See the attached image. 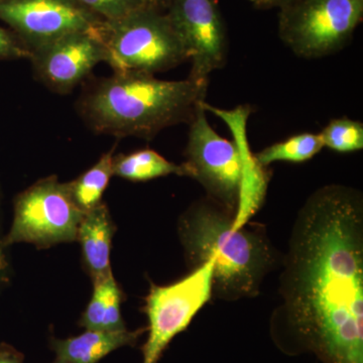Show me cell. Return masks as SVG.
<instances>
[{
	"label": "cell",
	"instance_id": "7a4b0ae2",
	"mask_svg": "<svg viewBox=\"0 0 363 363\" xmlns=\"http://www.w3.org/2000/svg\"><path fill=\"white\" fill-rule=\"evenodd\" d=\"M209 81L162 80L143 73L100 79L79 101L91 130L116 138L150 140L162 130L190 123L206 99Z\"/></svg>",
	"mask_w": 363,
	"mask_h": 363
},
{
	"label": "cell",
	"instance_id": "7402d4cb",
	"mask_svg": "<svg viewBox=\"0 0 363 363\" xmlns=\"http://www.w3.org/2000/svg\"><path fill=\"white\" fill-rule=\"evenodd\" d=\"M295 0H252V4L255 7L259 9H274V7H281L292 4Z\"/></svg>",
	"mask_w": 363,
	"mask_h": 363
},
{
	"label": "cell",
	"instance_id": "30bf717a",
	"mask_svg": "<svg viewBox=\"0 0 363 363\" xmlns=\"http://www.w3.org/2000/svg\"><path fill=\"white\" fill-rule=\"evenodd\" d=\"M191 61L189 78L209 81L227 60V35L216 0H171L167 11Z\"/></svg>",
	"mask_w": 363,
	"mask_h": 363
},
{
	"label": "cell",
	"instance_id": "9a60e30c",
	"mask_svg": "<svg viewBox=\"0 0 363 363\" xmlns=\"http://www.w3.org/2000/svg\"><path fill=\"white\" fill-rule=\"evenodd\" d=\"M114 176L124 180L145 182L169 175L189 177L185 164L168 161L156 150L145 149L113 157Z\"/></svg>",
	"mask_w": 363,
	"mask_h": 363
},
{
	"label": "cell",
	"instance_id": "6da1fadb",
	"mask_svg": "<svg viewBox=\"0 0 363 363\" xmlns=\"http://www.w3.org/2000/svg\"><path fill=\"white\" fill-rule=\"evenodd\" d=\"M285 304L272 336L289 355L363 363V203L359 191L328 185L298 214L284 274Z\"/></svg>",
	"mask_w": 363,
	"mask_h": 363
},
{
	"label": "cell",
	"instance_id": "8fae6325",
	"mask_svg": "<svg viewBox=\"0 0 363 363\" xmlns=\"http://www.w3.org/2000/svg\"><path fill=\"white\" fill-rule=\"evenodd\" d=\"M104 59V47L92 30L64 35L30 57L37 78L61 94L71 92Z\"/></svg>",
	"mask_w": 363,
	"mask_h": 363
},
{
	"label": "cell",
	"instance_id": "52a82bcc",
	"mask_svg": "<svg viewBox=\"0 0 363 363\" xmlns=\"http://www.w3.org/2000/svg\"><path fill=\"white\" fill-rule=\"evenodd\" d=\"M83 215L68 183H61L56 176L40 179L16 196L13 223L4 245L26 242L49 248L77 240Z\"/></svg>",
	"mask_w": 363,
	"mask_h": 363
},
{
	"label": "cell",
	"instance_id": "4fadbf2b",
	"mask_svg": "<svg viewBox=\"0 0 363 363\" xmlns=\"http://www.w3.org/2000/svg\"><path fill=\"white\" fill-rule=\"evenodd\" d=\"M116 231V224L105 203L83 215L77 240L82 250L83 264L92 279L111 272V245Z\"/></svg>",
	"mask_w": 363,
	"mask_h": 363
},
{
	"label": "cell",
	"instance_id": "ba28073f",
	"mask_svg": "<svg viewBox=\"0 0 363 363\" xmlns=\"http://www.w3.org/2000/svg\"><path fill=\"white\" fill-rule=\"evenodd\" d=\"M213 281L214 262L208 259L172 285H152L145 298L149 336L142 347L143 363H159L171 341L188 328L209 301Z\"/></svg>",
	"mask_w": 363,
	"mask_h": 363
},
{
	"label": "cell",
	"instance_id": "7c38bea8",
	"mask_svg": "<svg viewBox=\"0 0 363 363\" xmlns=\"http://www.w3.org/2000/svg\"><path fill=\"white\" fill-rule=\"evenodd\" d=\"M147 328L130 331L86 330L75 337L51 339L56 358L52 363H98L112 351L135 346Z\"/></svg>",
	"mask_w": 363,
	"mask_h": 363
},
{
	"label": "cell",
	"instance_id": "9c48e42d",
	"mask_svg": "<svg viewBox=\"0 0 363 363\" xmlns=\"http://www.w3.org/2000/svg\"><path fill=\"white\" fill-rule=\"evenodd\" d=\"M0 21L32 52L64 35L89 32L102 20L76 0H0Z\"/></svg>",
	"mask_w": 363,
	"mask_h": 363
},
{
	"label": "cell",
	"instance_id": "3957f363",
	"mask_svg": "<svg viewBox=\"0 0 363 363\" xmlns=\"http://www.w3.org/2000/svg\"><path fill=\"white\" fill-rule=\"evenodd\" d=\"M234 214L213 200L194 205L182 218L180 233L196 267L214 262L213 291L221 297L253 296L269 262L266 245L255 234L234 231Z\"/></svg>",
	"mask_w": 363,
	"mask_h": 363
},
{
	"label": "cell",
	"instance_id": "603a6c76",
	"mask_svg": "<svg viewBox=\"0 0 363 363\" xmlns=\"http://www.w3.org/2000/svg\"><path fill=\"white\" fill-rule=\"evenodd\" d=\"M143 7L155 9V11L167 13L168 11L171 0H138Z\"/></svg>",
	"mask_w": 363,
	"mask_h": 363
},
{
	"label": "cell",
	"instance_id": "ac0fdd59",
	"mask_svg": "<svg viewBox=\"0 0 363 363\" xmlns=\"http://www.w3.org/2000/svg\"><path fill=\"white\" fill-rule=\"evenodd\" d=\"M319 135L324 147L340 154L363 149V123L348 117L332 119Z\"/></svg>",
	"mask_w": 363,
	"mask_h": 363
},
{
	"label": "cell",
	"instance_id": "2e32d148",
	"mask_svg": "<svg viewBox=\"0 0 363 363\" xmlns=\"http://www.w3.org/2000/svg\"><path fill=\"white\" fill-rule=\"evenodd\" d=\"M114 150L105 152L94 166L68 183L74 202L84 213L102 202V196L114 176Z\"/></svg>",
	"mask_w": 363,
	"mask_h": 363
},
{
	"label": "cell",
	"instance_id": "8992f818",
	"mask_svg": "<svg viewBox=\"0 0 363 363\" xmlns=\"http://www.w3.org/2000/svg\"><path fill=\"white\" fill-rule=\"evenodd\" d=\"M279 35L300 58L319 59L342 50L363 18V0H295L281 7Z\"/></svg>",
	"mask_w": 363,
	"mask_h": 363
},
{
	"label": "cell",
	"instance_id": "cb8c5ba5",
	"mask_svg": "<svg viewBox=\"0 0 363 363\" xmlns=\"http://www.w3.org/2000/svg\"><path fill=\"white\" fill-rule=\"evenodd\" d=\"M250 2H252V0H250Z\"/></svg>",
	"mask_w": 363,
	"mask_h": 363
},
{
	"label": "cell",
	"instance_id": "277c9868",
	"mask_svg": "<svg viewBox=\"0 0 363 363\" xmlns=\"http://www.w3.org/2000/svg\"><path fill=\"white\" fill-rule=\"evenodd\" d=\"M203 102L189 123L186 162L190 178L207 191L211 200L235 215L242 226L259 209L266 181L255 157L238 143L222 138L208 121Z\"/></svg>",
	"mask_w": 363,
	"mask_h": 363
},
{
	"label": "cell",
	"instance_id": "5b68a950",
	"mask_svg": "<svg viewBox=\"0 0 363 363\" xmlns=\"http://www.w3.org/2000/svg\"><path fill=\"white\" fill-rule=\"evenodd\" d=\"M92 33L104 47L113 73L156 75L189 60L168 14L140 7L116 21H101Z\"/></svg>",
	"mask_w": 363,
	"mask_h": 363
},
{
	"label": "cell",
	"instance_id": "44dd1931",
	"mask_svg": "<svg viewBox=\"0 0 363 363\" xmlns=\"http://www.w3.org/2000/svg\"><path fill=\"white\" fill-rule=\"evenodd\" d=\"M25 355L9 344H0V363H23Z\"/></svg>",
	"mask_w": 363,
	"mask_h": 363
},
{
	"label": "cell",
	"instance_id": "ffe728a7",
	"mask_svg": "<svg viewBox=\"0 0 363 363\" xmlns=\"http://www.w3.org/2000/svg\"><path fill=\"white\" fill-rule=\"evenodd\" d=\"M30 52L13 33L0 26V61L30 59Z\"/></svg>",
	"mask_w": 363,
	"mask_h": 363
},
{
	"label": "cell",
	"instance_id": "d6986e66",
	"mask_svg": "<svg viewBox=\"0 0 363 363\" xmlns=\"http://www.w3.org/2000/svg\"><path fill=\"white\" fill-rule=\"evenodd\" d=\"M102 21H116L143 7L138 0H76Z\"/></svg>",
	"mask_w": 363,
	"mask_h": 363
},
{
	"label": "cell",
	"instance_id": "e0dca14e",
	"mask_svg": "<svg viewBox=\"0 0 363 363\" xmlns=\"http://www.w3.org/2000/svg\"><path fill=\"white\" fill-rule=\"evenodd\" d=\"M323 147L319 133H303L269 145L255 155V159L262 168L278 162H304L313 159Z\"/></svg>",
	"mask_w": 363,
	"mask_h": 363
},
{
	"label": "cell",
	"instance_id": "5bb4252c",
	"mask_svg": "<svg viewBox=\"0 0 363 363\" xmlns=\"http://www.w3.org/2000/svg\"><path fill=\"white\" fill-rule=\"evenodd\" d=\"M92 297L83 312L79 326L86 330L116 331L125 329L121 316L123 291L112 271L93 279Z\"/></svg>",
	"mask_w": 363,
	"mask_h": 363
}]
</instances>
